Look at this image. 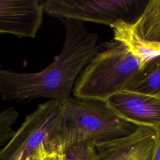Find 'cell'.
<instances>
[{
	"mask_svg": "<svg viewBox=\"0 0 160 160\" xmlns=\"http://www.w3.org/2000/svg\"><path fill=\"white\" fill-rule=\"evenodd\" d=\"M44 1L0 0V35L34 38L43 18Z\"/></svg>",
	"mask_w": 160,
	"mask_h": 160,
	"instance_id": "8",
	"label": "cell"
},
{
	"mask_svg": "<svg viewBox=\"0 0 160 160\" xmlns=\"http://www.w3.org/2000/svg\"><path fill=\"white\" fill-rule=\"evenodd\" d=\"M62 103L52 99L39 104L28 114L13 136L0 150V160H25L44 146H60Z\"/></svg>",
	"mask_w": 160,
	"mask_h": 160,
	"instance_id": "4",
	"label": "cell"
},
{
	"mask_svg": "<svg viewBox=\"0 0 160 160\" xmlns=\"http://www.w3.org/2000/svg\"><path fill=\"white\" fill-rule=\"evenodd\" d=\"M63 160H94V141L77 143L64 149Z\"/></svg>",
	"mask_w": 160,
	"mask_h": 160,
	"instance_id": "12",
	"label": "cell"
},
{
	"mask_svg": "<svg viewBox=\"0 0 160 160\" xmlns=\"http://www.w3.org/2000/svg\"><path fill=\"white\" fill-rule=\"evenodd\" d=\"M126 90L154 96H160V58L151 61L141 70Z\"/></svg>",
	"mask_w": 160,
	"mask_h": 160,
	"instance_id": "10",
	"label": "cell"
},
{
	"mask_svg": "<svg viewBox=\"0 0 160 160\" xmlns=\"http://www.w3.org/2000/svg\"><path fill=\"white\" fill-rule=\"evenodd\" d=\"M149 0H47L44 11L48 15L79 22L112 26L119 21L134 22Z\"/></svg>",
	"mask_w": 160,
	"mask_h": 160,
	"instance_id": "5",
	"label": "cell"
},
{
	"mask_svg": "<svg viewBox=\"0 0 160 160\" xmlns=\"http://www.w3.org/2000/svg\"><path fill=\"white\" fill-rule=\"evenodd\" d=\"M19 112L12 108H6L0 112V147L4 146L13 136L12 126L16 122Z\"/></svg>",
	"mask_w": 160,
	"mask_h": 160,
	"instance_id": "11",
	"label": "cell"
},
{
	"mask_svg": "<svg viewBox=\"0 0 160 160\" xmlns=\"http://www.w3.org/2000/svg\"><path fill=\"white\" fill-rule=\"evenodd\" d=\"M159 129L138 126L121 138L94 141V160H151Z\"/></svg>",
	"mask_w": 160,
	"mask_h": 160,
	"instance_id": "7",
	"label": "cell"
},
{
	"mask_svg": "<svg viewBox=\"0 0 160 160\" xmlns=\"http://www.w3.org/2000/svg\"><path fill=\"white\" fill-rule=\"evenodd\" d=\"M31 159H32V158H31Z\"/></svg>",
	"mask_w": 160,
	"mask_h": 160,
	"instance_id": "16",
	"label": "cell"
},
{
	"mask_svg": "<svg viewBox=\"0 0 160 160\" xmlns=\"http://www.w3.org/2000/svg\"><path fill=\"white\" fill-rule=\"evenodd\" d=\"M31 158L32 160H63V150L61 146L54 148L43 146Z\"/></svg>",
	"mask_w": 160,
	"mask_h": 160,
	"instance_id": "13",
	"label": "cell"
},
{
	"mask_svg": "<svg viewBox=\"0 0 160 160\" xmlns=\"http://www.w3.org/2000/svg\"><path fill=\"white\" fill-rule=\"evenodd\" d=\"M25 160H32V159H31V158H27L26 159H25Z\"/></svg>",
	"mask_w": 160,
	"mask_h": 160,
	"instance_id": "15",
	"label": "cell"
},
{
	"mask_svg": "<svg viewBox=\"0 0 160 160\" xmlns=\"http://www.w3.org/2000/svg\"><path fill=\"white\" fill-rule=\"evenodd\" d=\"M102 46L77 78L74 98L106 102L126 89L141 71L139 61L121 42L113 40Z\"/></svg>",
	"mask_w": 160,
	"mask_h": 160,
	"instance_id": "2",
	"label": "cell"
},
{
	"mask_svg": "<svg viewBox=\"0 0 160 160\" xmlns=\"http://www.w3.org/2000/svg\"><path fill=\"white\" fill-rule=\"evenodd\" d=\"M151 160H160V133L157 135Z\"/></svg>",
	"mask_w": 160,
	"mask_h": 160,
	"instance_id": "14",
	"label": "cell"
},
{
	"mask_svg": "<svg viewBox=\"0 0 160 160\" xmlns=\"http://www.w3.org/2000/svg\"><path fill=\"white\" fill-rule=\"evenodd\" d=\"M105 102L119 116L137 126L160 129V96L124 89Z\"/></svg>",
	"mask_w": 160,
	"mask_h": 160,
	"instance_id": "9",
	"label": "cell"
},
{
	"mask_svg": "<svg viewBox=\"0 0 160 160\" xmlns=\"http://www.w3.org/2000/svg\"><path fill=\"white\" fill-rule=\"evenodd\" d=\"M65 28L61 53L38 72H21L0 65V96L4 101H28L46 98L63 103L71 96L83 68L100 50L98 35L83 22L60 19Z\"/></svg>",
	"mask_w": 160,
	"mask_h": 160,
	"instance_id": "1",
	"label": "cell"
},
{
	"mask_svg": "<svg viewBox=\"0 0 160 160\" xmlns=\"http://www.w3.org/2000/svg\"><path fill=\"white\" fill-rule=\"evenodd\" d=\"M114 40L123 44L140 64L141 70L160 55V0H149L133 23L119 21L111 27Z\"/></svg>",
	"mask_w": 160,
	"mask_h": 160,
	"instance_id": "6",
	"label": "cell"
},
{
	"mask_svg": "<svg viewBox=\"0 0 160 160\" xmlns=\"http://www.w3.org/2000/svg\"><path fill=\"white\" fill-rule=\"evenodd\" d=\"M62 105L59 140L62 150L82 142L127 136L138 126L119 116L105 102L70 96Z\"/></svg>",
	"mask_w": 160,
	"mask_h": 160,
	"instance_id": "3",
	"label": "cell"
}]
</instances>
